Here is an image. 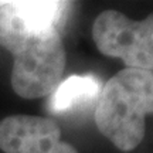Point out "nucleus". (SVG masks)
Segmentation results:
<instances>
[{
	"label": "nucleus",
	"instance_id": "1",
	"mask_svg": "<svg viewBox=\"0 0 153 153\" xmlns=\"http://www.w3.org/2000/svg\"><path fill=\"white\" fill-rule=\"evenodd\" d=\"M71 1L13 0L0 7V45L13 55L11 87L26 99L51 95L62 79L65 48L60 28Z\"/></svg>",
	"mask_w": 153,
	"mask_h": 153
},
{
	"label": "nucleus",
	"instance_id": "2",
	"mask_svg": "<svg viewBox=\"0 0 153 153\" xmlns=\"http://www.w3.org/2000/svg\"><path fill=\"white\" fill-rule=\"evenodd\" d=\"M153 115V72L125 68L101 88L95 108L99 132L122 152L140 145Z\"/></svg>",
	"mask_w": 153,
	"mask_h": 153
},
{
	"label": "nucleus",
	"instance_id": "3",
	"mask_svg": "<svg viewBox=\"0 0 153 153\" xmlns=\"http://www.w3.org/2000/svg\"><path fill=\"white\" fill-rule=\"evenodd\" d=\"M92 38L102 54L120 58L126 68L153 72V14L132 20L116 10H105L94 22Z\"/></svg>",
	"mask_w": 153,
	"mask_h": 153
},
{
	"label": "nucleus",
	"instance_id": "4",
	"mask_svg": "<svg viewBox=\"0 0 153 153\" xmlns=\"http://www.w3.org/2000/svg\"><path fill=\"white\" fill-rule=\"evenodd\" d=\"M0 150L4 153H78L61 140V129L50 118L11 115L0 120Z\"/></svg>",
	"mask_w": 153,
	"mask_h": 153
},
{
	"label": "nucleus",
	"instance_id": "5",
	"mask_svg": "<svg viewBox=\"0 0 153 153\" xmlns=\"http://www.w3.org/2000/svg\"><path fill=\"white\" fill-rule=\"evenodd\" d=\"M101 82L95 75H71L58 84L48 101L53 114H67L98 98Z\"/></svg>",
	"mask_w": 153,
	"mask_h": 153
},
{
	"label": "nucleus",
	"instance_id": "6",
	"mask_svg": "<svg viewBox=\"0 0 153 153\" xmlns=\"http://www.w3.org/2000/svg\"><path fill=\"white\" fill-rule=\"evenodd\" d=\"M4 3H6V1H0V7H1L3 4H4Z\"/></svg>",
	"mask_w": 153,
	"mask_h": 153
}]
</instances>
